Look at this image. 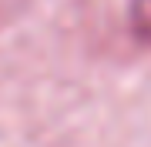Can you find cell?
I'll return each instance as SVG.
<instances>
[{"instance_id":"obj_1","label":"cell","mask_w":151,"mask_h":147,"mask_svg":"<svg viewBox=\"0 0 151 147\" xmlns=\"http://www.w3.org/2000/svg\"><path fill=\"white\" fill-rule=\"evenodd\" d=\"M128 27L138 44L151 47V0H131L128 4Z\"/></svg>"}]
</instances>
